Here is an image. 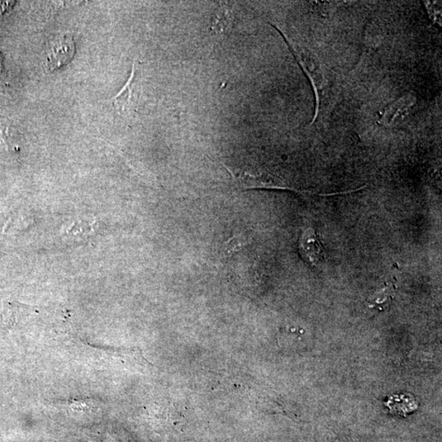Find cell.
Returning <instances> with one entry per match:
<instances>
[{
    "label": "cell",
    "mask_w": 442,
    "mask_h": 442,
    "mask_svg": "<svg viewBox=\"0 0 442 442\" xmlns=\"http://www.w3.org/2000/svg\"><path fill=\"white\" fill-rule=\"evenodd\" d=\"M2 60H3L2 55H1V53H0V74L2 73L3 69Z\"/></svg>",
    "instance_id": "8fae6325"
},
{
    "label": "cell",
    "mask_w": 442,
    "mask_h": 442,
    "mask_svg": "<svg viewBox=\"0 0 442 442\" xmlns=\"http://www.w3.org/2000/svg\"><path fill=\"white\" fill-rule=\"evenodd\" d=\"M396 291V285L393 281L386 283L383 289L377 292L368 300L370 307L376 308L379 311H383L390 305L394 298Z\"/></svg>",
    "instance_id": "ba28073f"
},
{
    "label": "cell",
    "mask_w": 442,
    "mask_h": 442,
    "mask_svg": "<svg viewBox=\"0 0 442 442\" xmlns=\"http://www.w3.org/2000/svg\"><path fill=\"white\" fill-rule=\"evenodd\" d=\"M14 2H2L0 1V16H2L9 8H10Z\"/></svg>",
    "instance_id": "30bf717a"
},
{
    "label": "cell",
    "mask_w": 442,
    "mask_h": 442,
    "mask_svg": "<svg viewBox=\"0 0 442 442\" xmlns=\"http://www.w3.org/2000/svg\"><path fill=\"white\" fill-rule=\"evenodd\" d=\"M75 45L73 38L65 35L55 38L47 45L45 68L49 71L58 70L73 59Z\"/></svg>",
    "instance_id": "3957f363"
},
{
    "label": "cell",
    "mask_w": 442,
    "mask_h": 442,
    "mask_svg": "<svg viewBox=\"0 0 442 442\" xmlns=\"http://www.w3.org/2000/svg\"><path fill=\"white\" fill-rule=\"evenodd\" d=\"M226 170L229 171L235 182L237 187L241 190H249L256 189H281V190H291L297 193H308L303 192L301 190H298L292 186L285 182L284 179L270 173H256L253 174L250 172H239L235 173L230 168H226Z\"/></svg>",
    "instance_id": "6da1fadb"
},
{
    "label": "cell",
    "mask_w": 442,
    "mask_h": 442,
    "mask_svg": "<svg viewBox=\"0 0 442 442\" xmlns=\"http://www.w3.org/2000/svg\"><path fill=\"white\" fill-rule=\"evenodd\" d=\"M137 87V68L135 64L133 65L131 75L128 82L117 96L111 98L113 108L119 112L129 110L135 101V89Z\"/></svg>",
    "instance_id": "8992f818"
},
{
    "label": "cell",
    "mask_w": 442,
    "mask_h": 442,
    "mask_svg": "<svg viewBox=\"0 0 442 442\" xmlns=\"http://www.w3.org/2000/svg\"><path fill=\"white\" fill-rule=\"evenodd\" d=\"M230 11L227 8L222 7L221 11L216 14L215 21H214L213 30L221 32L224 31L230 24Z\"/></svg>",
    "instance_id": "9c48e42d"
},
{
    "label": "cell",
    "mask_w": 442,
    "mask_h": 442,
    "mask_svg": "<svg viewBox=\"0 0 442 442\" xmlns=\"http://www.w3.org/2000/svg\"><path fill=\"white\" fill-rule=\"evenodd\" d=\"M415 98L413 97L412 95H405V96L397 99L384 112L380 123L385 126L397 124L404 117H406L408 111L415 105Z\"/></svg>",
    "instance_id": "5b68a950"
},
{
    "label": "cell",
    "mask_w": 442,
    "mask_h": 442,
    "mask_svg": "<svg viewBox=\"0 0 442 442\" xmlns=\"http://www.w3.org/2000/svg\"><path fill=\"white\" fill-rule=\"evenodd\" d=\"M385 406L394 415L406 417L419 408V402L411 393L399 394L388 398Z\"/></svg>",
    "instance_id": "52a82bcc"
},
{
    "label": "cell",
    "mask_w": 442,
    "mask_h": 442,
    "mask_svg": "<svg viewBox=\"0 0 442 442\" xmlns=\"http://www.w3.org/2000/svg\"><path fill=\"white\" fill-rule=\"evenodd\" d=\"M302 253L313 265H318L325 259V248L320 235L311 229L303 233L300 240Z\"/></svg>",
    "instance_id": "277c9868"
},
{
    "label": "cell",
    "mask_w": 442,
    "mask_h": 442,
    "mask_svg": "<svg viewBox=\"0 0 442 442\" xmlns=\"http://www.w3.org/2000/svg\"><path fill=\"white\" fill-rule=\"evenodd\" d=\"M283 37L286 39L288 45H289L290 49L293 51L295 57H296L298 63L300 64L304 71H305L308 75L309 79L311 80L313 88L315 89L317 101L316 115L314 117L313 120L315 121L318 109V91L324 88L326 83L324 69L322 68V64L320 60H318L317 57L312 54L311 52L302 49L298 50L297 47H295L293 44H291V43H290L286 37L284 36Z\"/></svg>",
    "instance_id": "7a4b0ae2"
}]
</instances>
